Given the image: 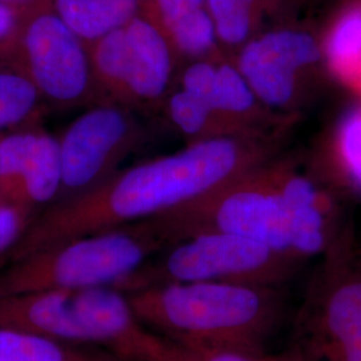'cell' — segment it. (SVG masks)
<instances>
[{
    "instance_id": "1",
    "label": "cell",
    "mask_w": 361,
    "mask_h": 361,
    "mask_svg": "<svg viewBox=\"0 0 361 361\" xmlns=\"http://www.w3.org/2000/svg\"><path fill=\"white\" fill-rule=\"evenodd\" d=\"M268 137L190 142L180 152L114 173L86 193L40 212L10 262L68 240L174 212L269 162Z\"/></svg>"
},
{
    "instance_id": "2",
    "label": "cell",
    "mask_w": 361,
    "mask_h": 361,
    "mask_svg": "<svg viewBox=\"0 0 361 361\" xmlns=\"http://www.w3.org/2000/svg\"><path fill=\"white\" fill-rule=\"evenodd\" d=\"M128 295L149 329L192 353L264 356L284 317V296L273 285L185 283Z\"/></svg>"
},
{
    "instance_id": "3",
    "label": "cell",
    "mask_w": 361,
    "mask_h": 361,
    "mask_svg": "<svg viewBox=\"0 0 361 361\" xmlns=\"http://www.w3.org/2000/svg\"><path fill=\"white\" fill-rule=\"evenodd\" d=\"M0 328L104 349L130 361H186V350L138 319L116 286L58 289L0 300Z\"/></svg>"
},
{
    "instance_id": "4",
    "label": "cell",
    "mask_w": 361,
    "mask_h": 361,
    "mask_svg": "<svg viewBox=\"0 0 361 361\" xmlns=\"http://www.w3.org/2000/svg\"><path fill=\"white\" fill-rule=\"evenodd\" d=\"M171 245L157 217L46 247L0 269V300L116 286Z\"/></svg>"
},
{
    "instance_id": "5",
    "label": "cell",
    "mask_w": 361,
    "mask_h": 361,
    "mask_svg": "<svg viewBox=\"0 0 361 361\" xmlns=\"http://www.w3.org/2000/svg\"><path fill=\"white\" fill-rule=\"evenodd\" d=\"M293 329L290 361H361V255L347 231L325 252Z\"/></svg>"
},
{
    "instance_id": "6",
    "label": "cell",
    "mask_w": 361,
    "mask_h": 361,
    "mask_svg": "<svg viewBox=\"0 0 361 361\" xmlns=\"http://www.w3.org/2000/svg\"><path fill=\"white\" fill-rule=\"evenodd\" d=\"M302 262L237 234L201 232L149 259L116 288L130 293L185 283H244L280 286Z\"/></svg>"
},
{
    "instance_id": "7",
    "label": "cell",
    "mask_w": 361,
    "mask_h": 361,
    "mask_svg": "<svg viewBox=\"0 0 361 361\" xmlns=\"http://www.w3.org/2000/svg\"><path fill=\"white\" fill-rule=\"evenodd\" d=\"M157 219L171 245L195 233L213 231L255 240L280 255L297 259L290 247L288 217L276 165H269V162Z\"/></svg>"
},
{
    "instance_id": "8",
    "label": "cell",
    "mask_w": 361,
    "mask_h": 361,
    "mask_svg": "<svg viewBox=\"0 0 361 361\" xmlns=\"http://www.w3.org/2000/svg\"><path fill=\"white\" fill-rule=\"evenodd\" d=\"M97 90L102 102L128 109L164 104L171 91L177 54L146 13L89 44Z\"/></svg>"
},
{
    "instance_id": "9",
    "label": "cell",
    "mask_w": 361,
    "mask_h": 361,
    "mask_svg": "<svg viewBox=\"0 0 361 361\" xmlns=\"http://www.w3.org/2000/svg\"><path fill=\"white\" fill-rule=\"evenodd\" d=\"M11 59L34 82L47 107L67 110L102 104L89 44L51 4L27 13Z\"/></svg>"
},
{
    "instance_id": "10",
    "label": "cell",
    "mask_w": 361,
    "mask_h": 361,
    "mask_svg": "<svg viewBox=\"0 0 361 361\" xmlns=\"http://www.w3.org/2000/svg\"><path fill=\"white\" fill-rule=\"evenodd\" d=\"M234 63L261 104L274 113L288 111L324 63L322 42L302 28H271L243 44Z\"/></svg>"
},
{
    "instance_id": "11",
    "label": "cell",
    "mask_w": 361,
    "mask_h": 361,
    "mask_svg": "<svg viewBox=\"0 0 361 361\" xmlns=\"http://www.w3.org/2000/svg\"><path fill=\"white\" fill-rule=\"evenodd\" d=\"M138 135L131 110L121 104H92L77 116L59 138L62 189L58 201L86 193L111 177Z\"/></svg>"
},
{
    "instance_id": "12",
    "label": "cell",
    "mask_w": 361,
    "mask_h": 361,
    "mask_svg": "<svg viewBox=\"0 0 361 361\" xmlns=\"http://www.w3.org/2000/svg\"><path fill=\"white\" fill-rule=\"evenodd\" d=\"M62 189L59 138L38 126L0 135V201L30 207L38 216Z\"/></svg>"
},
{
    "instance_id": "13",
    "label": "cell",
    "mask_w": 361,
    "mask_h": 361,
    "mask_svg": "<svg viewBox=\"0 0 361 361\" xmlns=\"http://www.w3.org/2000/svg\"><path fill=\"white\" fill-rule=\"evenodd\" d=\"M180 89L204 101L240 137H268V131L283 123V116L261 104L234 61L224 56L189 62Z\"/></svg>"
},
{
    "instance_id": "14",
    "label": "cell",
    "mask_w": 361,
    "mask_h": 361,
    "mask_svg": "<svg viewBox=\"0 0 361 361\" xmlns=\"http://www.w3.org/2000/svg\"><path fill=\"white\" fill-rule=\"evenodd\" d=\"M293 256L305 262L324 256L343 229L338 228L334 198L296 169L276 165Z\"/></svg>"
},
{
    "instance_id": "15",
    "label": "cell",
    "mask_w": 361,
    "mask_h": 361,
    "mask_svg": "<svg viewBox=\"0 0 361 361\" xmlns=\"http://www.w3.org/2000/svg\"><path fill=\"white\" fill-rule=\"evenodd\" d=\"M142 13L164 31L178 58L224 56L207 0H145Z\"/></svg>"
},
{
    "instance_id": "16",
    "label": "cell",
    "mask_w": 361,
    "mask_h": 361,
    "mask_svg": "<svg viewBox=\"0 0 361 361\" xmlns=\"http://www.w3.org/2000/svg\"><path fill=\"white\" fill-rule=\"evenodd\" d=\"M145 0H51V7L87 44L128 25Z\"/></svg>"
},
{
    "instance_id": "17",
    "label": "cell",
    "mask_w": 361,
    "mask_h": 361,
    "mask_svg": "<svg viewBox=\"0 0 361 361\" xmlns=\"http://www.w3.org/2000/svg\"><path fill=\"white\" fill-rule=\"evenodd\" d=\"M0 361H130L104 349L0 328Z\"/></svg>"
},
{
    "instance_id": "18",
    "label": "cell",
    "mask_w": 361,
    "mask_h": 361,
    "mask_svg": "<svg viewBox=\"0 0 361 361\" xmlns=\"http://www.w3.org/2000/svg\"><path fill=\"white\" fill-rule=\"evenodd\" d=\"M320 42L324 63L353 87L361 77V4L353 3L338 13Z\"/></svg>"
},
{
    "instance_id": "19",
    "label": "cell",
    "mask_w": 361,
    "mask_h": 361,
    "mask_svg": "<svg viewBox=\"0 0 361 361\" xmlns=\"http://www.w3.org/2000/svg\"><path fill=\"white\" fill-rule=\"evenodd\" d=\"M221 47L238 50L259 34L264 20L276 13L280 0H207Z\"/></svg>"
},
{
    "instance_id": "20",
    "label": "cell",
    "mask_w": 361,
    "mask_h": 361,
    "mask_svg": "<svg viewBox=\"0 0 361 361\" xmlns=\"http://www.w3.org/2000/svg\"><path fill=\"white\" fill-rule=\"evenodd\" d=\"M46 107L26 73L13 59L0 61V133L37 126Z\"/></svg>"
},
{
    "instance_id": "21",
    "label": "cell",
    "mask_w": 361,
    "mask_h": 361,
    "mask_svg": "<svg viewBox=\"0 0 361 361\" xmlns=\"http://www.w3.org/2000/svg\"><path fill=\"white\" fill-rule=\"evenodd\" d=\"M164 104L173 126L190 142L240 137L204 101L180 87L169 92Z\"/></svg>"
},
{
    "instance_id": "22",
    "label": "cell",
    "mask_w": 361,
    "mask_h": 361,
    "mask_svg": "<svg viewBox=\"0 0 361 361\" xmlns=\"http://www.w3.org/2000/svg\"><path fill=\"white\" fill-rule=\"evenodd\" d=\"M332 157L345 185L361 193V104L350 109L337 123Z\"/></svg>"
},
{
    "instance_id": "23",
    "label": "cell",
    "mask_w": 361,
    "mask_h": 361,
    "mask_svg": "<svg viewBox=\"0 0 361 361\" xmlns=\"http://www.w3.org/2000/svg\"><path fill=\"white\" fill-rule=\"evenodd\" d=\"M35 217L37 213L30 207L0 201V269L8 264L13 247Z\"/></svg>"
},
{
    "instance_id": "24",
    "label": "cell",
    "mask_w": 361,
    "mask_h": 361,
    "mask_svg": "<svg viewBox=\"0 0 361 361\" xmlns=\"http://www.w3.org/2000/svg\"><path fill=\"white\" fill-rule=\"evenodd\" d=\"M27 13L28 11L0 3V61L11 58Z\"/></svg>"
},
{
    "instance_id": "25",
    "label": "cell",
    "mask_w": 361,
    "mask_h": 361,
    "mask_svg": "<svg viewBox=\"0 0 361 361\" xmlns=\"http://www.w3.org/2000/svg\"><path fill=\"white\" fill-rule=\"evenodd\" d=\"M188 361H265L264 356H250L238 352H212V353H192L189 352Z\"/></svg>"
},
{
    "instance_id": "26",
    "label": "cell",
    "mask_w": 361,
    "mask_h": 361,
    "mask_svg": "<svg viewBox=\"0 0 361 361\" xmlns=\"http://www.w3.org/2000/svg\"><path fill=\"white\" fill-rule=\"evenodd\" d=\"M0 3L13 6L16 8L25 10V11H32L35 8H39L42 6H47L51 4V0H0Z\"/></svg>"
},
{
    "instance_id": "27",
    "label": "cell",
    "mask_w": 361,
    "mask_h": 361,
    "mask_svg": "<svg viewBox=\"0 0 361 361\" xmlns=\"http://www.w3.org/2000/svg\"><path fill=\"white\" fill-rule=\"evenodd\" d=\"M264 360L265 361H290L286 356H280V357H271L268 355H264Z\"/></svg>"
},
{
    "instance_id": "28",
    "label": "cell",
    "mask_w": 361,
    "mask_h": 361,
    "mask_svg": "<svg viewBox=\"0 0 361 361\" xmlns=\"http://www.w3.org/2000/svg\"><path fill=\"white\" fill-rule=\"evenodd\" d=\"M352 89H353L355 91H357L359 94H361V77L359 78V80L355 83V86H353Z\"/></svg>"
},
{
    "instance_id": "29",
    "label": "cell",
    "mask_w": 361,
    "mask_h": 361,
    "mask_svg": "<svg viewBox=\"0 0 361 361\" xmlns=\"http://www.w3.org/2000/svg\"><path fill=\"white\" fill-rule=\"evenodd\" d=\"M355 3H357V4H361V0H355Z\"/></svg>"
},
{
    "instance_id": "30",
    "label": "cell",
    "mask_w": 361,
    "mask_h": 361,
    "mask_svg": "<svg viewBox=\"0 0 361 361\" xmlns=\"http://www.w3.org/2000/svg\"><path fill=\"white\" fill-rule=\"evenodd\" d=\"M0 135H1V133H0Z\"/></svg>"
}]
</instances>
